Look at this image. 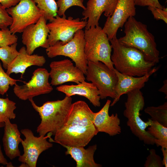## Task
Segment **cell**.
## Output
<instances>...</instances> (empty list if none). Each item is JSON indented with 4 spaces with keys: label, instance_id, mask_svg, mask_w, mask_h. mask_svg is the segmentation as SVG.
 <instances>
[{
    "label": "cell",
    "instance_id": "obj_6",
    "mask_svg": "<svg viewBox=\"0 0 167 167\" xmlns=\"http://www.w3.org/2000/svg\"><path fill=\"white\" fill-rule=\"evenodd\" d=\"M84 53L88 61L101 62L112 70L114 68L111 59L112 47L106 34L98 26L85 29Z\"/></svg>",
    "mask_w": 167,
    "mask_h": 167
},
{
    "label": "cell",
    "instance_id": "obj_5",
    "mask_svg": "<svg viewBox=\"0 0 167 167\" xmlns=\"http://www.w3.org/2000/svg\"><path fill=\"white\" fill-rule=\"evenodd\" d=\"M127 99L125 103V109L123 115L127 118V125L132 133L145 144H155V139L146 129L150 126L151 120L143 121L140 116V112L143 110L145 101L140 89H136L128 92Z\"/></svg>",
    "mask_w": 167,
    "mask_h": 167
},
{
    "label": "cell",
    "instance_id": "obj_4",
    "mask_svg": "<svg viewBox=\"0 0 167 167\" xmlns=\"http://www.w3.org/2000/svg\"><path fill=\"white\" fill-rule=\"evenodd\" d=\"M28 100L41 120L36 129L39 136L49 133L54 135L63 125L72 104V98L67 96L62 100L47 101L41 106L37 105L33 98Z\"/></svg>",
    "mask_w": 167,
    "mask_h": 167
},
{
    "label": "cell",
    "instance_id": "obj_9",
    "mask_svg": "<svg viewBox=\"0 0 167 167\" xmlns=\"http://www.w3.org/2000/svg\"><path fill=\"white\" fill-rule=\"evenodd\" d=\"M87 20H81L79 18L74 19L70 16L67 18L65 14L62 17L57 15L47 24L49 32L47 38L49 46L54 45L58 41L64 45L73 38L75 32L85 27Z\"/></svg>",
    "mask_w": 167,
    "mask_h": 167
},
{
    "label": "cell",
    "instance_id": "obj_1",
    "mask_svg": "<svg viewBox=\"0 0 167 167\" xmlns=\"http://www.w3.org/2000/svg\"><path fill=\"white\" fill-rule=\"evenodd\" d=\"M95 113L84 101L72 103L62 126L55 133V142L62 146H87L99 132L93 123Z\"/></svg>",
    "mask_w": 167,
    "mask_h": 167
},
{
    "label": "cell",
    "instance_id": "obj_2",
    "mask_svg": "<svg viewBox=\"0 0 167 167\" xmlns=\"http://www.w3.org/2000/svg\"><path fill=\"white\" fill-rule=\"evenodd\" d=\"M113 54L111 59L115 69L119 72L134 77L148 74L156 64L147 60L138 49L120 43L115 36L110 41Z\"/></svg>",
    "mask_w": 167,
    "mask_h": 167
},
{
    "label": "cell",
    "instance_id": "obj_8",
    "mask_svg": "<svg viewBox=\"0 0 167 167\" xmlns=\"http://www.w3.org/2000/svg\"><path fill=\"white\" fill-rule=\"evenodd\" d=\"M86 79L91 81L97 88L101 99L107 97L114 99L115 88L118 81L113 70L101 62L88 61Z\"/></svg>",
    "mask_w": 167,
    "mask_h": 167
},
{
    "label": "cell",
    "instance_id": "obj_24",
    "mask_svg": "<svg viewBox=\"0 0 167 167\" xmlns=\"http://www.w3.org/2000/svg\"><path fill=\"white\" fill-rule=\"evenodd\" d=\"M145 113L151 117V119L156 121L167 127V102L157 106H148L144 109Z\"/></svg>",
    "mask_w": 167,
    "mask_h": 167
},
{
    "label": "cell",
    "instance_id": "obj_28",
    "mask_svg": "<svg viewBox=\"0 0 167 167\" xmlns=\"http://www.w3.org/2000/svg\"><path fill=\"white\" fill-rule=\"evenodd\" d=\"M9 75L4 71L0 62V94L2 95L6 93L10 86L15 85L18 81L23 82L21 80L13 79Z\"/></svg>",
    "mask_w": 167,
    "mask_h": 167
},
{
    "label": "cell",
    "instance_id": "obj_14",
    "mask_svg": "<svg viewBox=\"0 0 167 167\" xmlns=\"http://www.w3.org/2000/svg\"><path fill=\"white\" fill-rule=\"evenodd\" d=\"M49 66L50 84L52 86L69 82L78 84L86 79L83 72L68 59L52 62Z\"/></svg>",
    "mask_w": 167,
    "mask_h": 167
},
{
    "label": "cell",
    "instance_id": "obj_20",
    "mask_svg": "<svg viewBox=\"0 0 167 167\" xmlns=\"http://www.w3.org/2000/svg\"><path fill=\"white\" fill-rule=\"evenodd\" d=\"M56 89L71 97L76 95L84 96L88 99L95 107H100V97L96 87L92 83L84 81L76 85H64L58 86Z\"/></svg>",
    "mask_w": 167,
    "mask_h": 167
},
{
    "label": "cell",
    "instance_id": "obj_21",
    "mask_svg": "<svg viewBox=\"0 0 167 167\" xmlns=\"http://www.w3.org/2000/svg\"><path fill=\"white\" fill-rule=\"evenodd\" d=\"M4 123L3 146L6 155L12 160L20 156L19 145L23 140L16 124L11 123L8 118Z\"/></svg>",
    "mask_w": 167,
    "mask_h": 167
},
{
    "label": "cell",
    "instance_id": "obj_37",
    "mask_svg": "<svg viewBox=\"0 0 167 167\" xmlns=\"http://www.w3.org/2000/svg\"><path fill=\"white\" fill-rule=\"evenodd\" d=\"M163 85L159 89L158 91L164 93L166 95L165 98L167 97V80L166 79L163 81Z\"/></svg>",
    "mask_w": 167,
    "mask_h": 167
},
{
    "label": "cell",
    "instance_id": "obj_19",
    "mask_svg": "<svg viewBox=\"0 0 167 167\" xmlns=\"http://www.w3.org/2000/svg\"><path fill=\"white\" fill-rule=\"evenodd\" d=\"M18 51V54L8 66L6 73L9 75L12 73H20L22 77L28 67L32 66H42L46 62L45 58L43 56L28 54L24 46Z\"/></svg>",
    "mask_w": 167,
    "mask_h": 167
},
{
    "label": "cell",
    "instance_id": "obj_31",
    "mask_svg": "<svg viewBox=\"0 0 167 167\" xmlns=\"http://www.w3.org/2000/svg\"><path fill=\"white\" fill-rule=\"evenodd\" d=\"M145 167H163L162 159L156 153L154 149L149 150V154L146 158L144 165Z\"/></svg>",
    "mask_w": 167,
    "mask_h": 167
},
{
    "label": "cell",
    "instance_id": "obj_36",
    "mask_svg": "<svg viewBox=\"0 0 167 167\" xmlns=\"http://www.w3.org/2000/svg\"><path fill=\"white\" fill-rule=\"evenodd\" d=\"M161 150L162 153L163 158L162 160V164L165 167H167V148L161 147Z\"/></svg>",
    "mask_w": 167,
    "mask_h": 167
},
{
    "label": "cell",
    "instance_id": "obj_26",
    "mask_svg": "<svg viewBox=\"0 0 167 167\" xmlns=\"http://www.w3.org/2000/svg\"><path fill=\"white\" fill-rule=\"evenodd\" d=\"M44 13L45 19L50 22L57 15L58 8L55 0H33Z\"/></svg>",
    "mask_w": 167,
    "mask_h": 167
},
{
    "label": "cell",
    "instance_id": "obj_39",
    "mask_svg": "<svg viewBox=\"0 0 167 167\" xmlns=\"http://www.w3.org/2000/svg\"><path fill=\"white\" fill-rule=\"evenodd\" d=\"M5 125L4 122H0V128L4 127Z\"/></svg>",
    "mask_w": 167,
    "mask_h": 167
},
{
    "label": "cell",
    "instance_id": "obj_33",
    "mask_svg": "<svg viewBox=\"0 0 167 167\" xmlns=\"http://www.w3.org/2000/svg\"><path fill=\"white\" fill-rule=\"evenodd\" d=\"M148 9L151 12L154 19L157 20H162L167 23V12L164 11L163 9L154 7L149 6Z\"/></svg>",
    "mask_w": 167,
    "mask_h": 167
},
{
    "label": "cell",
    "instance_id": "obj_27",
    "mask_svg": "<svg viewBox=\"0 0 167 167\" xmlns=\"http://www.w3.org/2000/svg\"><path fill=\"white\" fill-rule=\"evenodd\" d=\"M17 45L16 42L10 45L0 47V60L5 69H7L8 65L18 54Z\"/></svg>",
    "mask_w": 167,
    "mask_h": 167
},
{
    "label": "cell",
    "instance_id": "obj_29",
    "mask_svg": "<svg viewBox=\"0 0 167 167\" xmlns=\"http://www.w3.org/2000/svg\"><path fill=\"white\" fill-rule=\"evenodd\" d=\"M84 0H58L56 2L58 8L57 15L59 16H62L67 9L72 6H79L85 10L86 7L84 5Z\"/></svg>",
    "mask_w": 167,
    "mask_h": 167
},
{
    "label": "cell",
    "instance_id": "obj_16",
    "mask_svg": "<svg viewBox=\"0 0 167 167\" xmlns=\"http://www.w3.org/2000/svg\"><path fill=\"white\" fill-rule=\"evenodd\" d=\"M118 0H88L84 10L82 20H87L85 29L99 26V20L103 12L107 17L113 14Z\"/></svg>",
    "mask_w": 167,
    "mask_h": 167
},
{
    "label": "cell",
    "instance_id": "obj_38",
    "mask_svg": "<svg viewBox=\"0 0 167 167\" xmlns=\"http://www.w3.org/2000/svg\"><path fill=\"white\" fill-rule=\"evenodd\" d=\"M0 163L3 165H7L8 163L6 159L3 155L0 145Z\"/></svg>",
    "mask_w": 167,
    "mask_h": 167
},
{
    "label": "cell",
    "instance_id": "obj_34",
    "mask_svg": "<svg viewBox=\"0 0 167 167\" xmlns=\"http://www.w3.org/2000/svg\"><path fill=\"white\" fill-rule=\"evenodd\" d=\"M135 5L141 6H150L161 9L164 7L161 5L158 0H134Z\"/></svg>",
    "mask_w": 167,
    "mask_h": 167
},
{
    "label": "cell",
    "instance_id": "obj_23",
    "mask_svg": "<svg viewBox=\"0 0 167 167\" xmlns=\"http://www.w3.org/2000/svg\"><path fill=\"white\" fill-rule=\"evenodd\" d=\"M147 131L154 138L155 144L157 147L167 148V127L151 120Z\"/></svg>",
    "mask_w": 167,
    "mask_h": 167
},
{
    "label": "cell",
    "instance_id": "obj_13",
    "mask_svg": "<svg viewBox=\"0 0 167 167\" xmlns=\"http://www.w3.org/2000/svg\"><path fill=\"white\" fill-rule=\"evenodd\" d=\"M134 0H118L112 15L107 17L102 30L109 41L116 36L118 29L122 28L128 19L136 15Z\"/></svg>",
    "mask_w": 167,
    "mask_h": 167
},
{
    "label": "cell",
    "instance_id": "obj_7",
    "mask_svg": "<svg viewBox=\"0 0 167 167\" xmlns=\"http://www.w3.org/2000/svg\"><path fill=\"white\" fill-rule=\"evenodd\" d=\"M85 41L84 31L82 29L77 31L73 38L64 45L58 41L53 45L46 49L48 57L53 58L58 56L69 57L75 63V66L86 75L88 61L84 53Z\"/></svg>",
    "mask_w": 167,
    "mask_h": 167
},
{
    "label": "cell",
    "instance_id": "obj_10",
    "mask_svg": "<svg viewBox=\"0 0 167 167\" xmlns=\"http://www.w3.org/2000/svg\"><path fill=\"white\" fill-rule=\"evenodd\" d=\"M6 10L13 19L9 29L13 34L22 32L27 27L36 23L44 15L33 0H20L16 6Z\"/></svg>",
    "mask_w": 167,
    "mask_h": 167
},
{
    "label": "cell",
    "instance_id": "obj_35",
    "mask_svg": "<svg viewBox=\"0 0 167 167\" xmlns=\"http://www.w3.org/2000/svg\"><path fill=\"white\" fill-rule=\"evenodd\" d=\"M20 0H0V3L5 9H8L17 5Z\"/></svg>",
    "mask_w": 167,
    "mask_h": 167
},
{
    "label": "cell",
    "instance_id": "obj_15",
    "mask_svg": "<svg viewBox=\"0 0 167 167\" xmlns=\"http://www.w3.org/2000/svg\"><path fill=\"white\" fill-rule=\"evenodd\" d=\"M47 21L43 15L36 23L29 25L23 31L22 42L26 46L28 54H32L38 47L46 49L49 47L47 43L49 30L47 25Z\"/></svg>",
    "mask_w": 167,
    "mask_h": 167
},
{
    "label": "cell",
    "instance_id": "obj_11",
    "mask_svg": "<svg viewBox=\"0 0 167 167\" xmlns=\"http://www.w3.org/2000/svg\"><path fill=\"white\" fill-rule=\"evenodd\" d=\"M21 132L25 139L21 143L24 153L19 157L18 160L28 167H36L40 155L53 146L52 143L47 140V138L52 135L49 133L46 136L36 137L31 130L27 128L22 129Z\"/></svg>",
    "mask_w": 167,
    "mask_h": 167
},
{
    "label": "cell",
    "instance_id": "obj_3",
    "mask_svg": "<svg viewBox=\"0 0 167 167\" xmlns=\"http://www.w3.org/2000/svg\"><path fill=\"white\" fill-rule=\"evenodd\" d=\"M124 26L125 35L118 39L119 42L126 46L138 49L147 60L155 64L158 63L159 52L155 37L148 30L147 25L131 17Z\"/></svg>",
    "mask_w": 167,
    "mask_h": 167
},
{
    "label": "cell",
    "instance_id": "obj_18",
    "mask_svg": "<svg viewBox=\"0 0 167 167\" xmlns=\"http://www.w3.org/2000/svg\"><path fill=\"white\" fill-rule=\"evenodd\" d=\"M111 103V100H107L101 109L95 113L93 123L98 132H104L113 136L120 134L121 128L118 114H109Z\"/></svg>",
    "mask_w": 167,
    "mask_h": 167
},
{
    "label": "cell",
    "instance_id": "obj_22",
    "mask_svg": "<svg viewBox=\"0 0 167 167\" xmlns=\"http://www.w3.org/2000/svg\"><path fill=\"white\" fill-rule=\"evenodd\" d=\"M66 148V155H70L76 163V167H101L102 165L96 163L94 155L97 149L95 144L86 149L83 147L62 146Z\"/></svg>",
    "mask_w": 167,
    "mask_h": 167
},
{
    "label": "cell",
    "instance_id": "obj_30",
    "mask_svg": "<svg viewBox=\"0 0 167 167\" xmlns=\"http://www.w3.org/2000/svg\"><path fill=\"white\" fill-rule=\"evenodd\" d=\"M17 41V36L12 34L9 28L0 29V47L10 45Z\"/></svg>",
    "mask_w": 167,
    "mask_h": 167
},
{
    "label": "cell",
    "instance_id": "obj_25",
    "mask_svg": "<svg viewBox=\"0 0 167 167\" xmlns=\"http://www.w3.org/2000/svg\"><path fill=\"white\" fill-rule=\"evenodd\" d=\"M16 103L8 98L0 97V122H4L8 118L14 119L16 114L14 112L16 107Z\"/></svg>",
    "mask_w": 167,
    "mask_h": 167
},
{
    "label": "cell",
    "instance_id": "obj_32",
    "mask_svg": "<svg viewBox=\"0 0 167 167\" xmlns=\"http://www.w3.org/2000/svg\"><path fill=\"white\" fill-rule=\"evenodd\" d=\"M6 9L0 3V29L8 28L13 22V19L9 15Z\"/></svg>",
    "mask_w": 167,
    "mask_h": 167
},
{
    "label": "cell",
    "instance_id": "obj_12",
    "mask_svg": "<svg viewBox=\"0 0 167 167\" xmlns=\"http://www.w3.org/2000/svg\"><path fill=\"white\" fill-rule=\"evenodd\" d=\"M49 73L45 68H38L33 72L31 79L22 85H15L13 92L19 99L26 100L51 92L53 88L49 82Z\"/></svg>",
    "mask_w": 167,
    "mask_h": 167
},
{
    "label": "cell",
    "instance_id": "obj_17",
    "mask_svg": "<svg viewBox=\"0 0 167 167\" xmlns=\"http://www.w3.org/2000/svg\"><path fill=\"white\" fill-rule=\"evenodd\" d=\"M158 68L154 67L147 74L141 77H134L122 74L114 68L118 81L115 88L116 96L110 106H113L118 101L121 96L130 91L143 88L149 77L156 71Z\"/></svg>",
    "mask_w": 167,
    "mask_h": 167
}]
</instances>
